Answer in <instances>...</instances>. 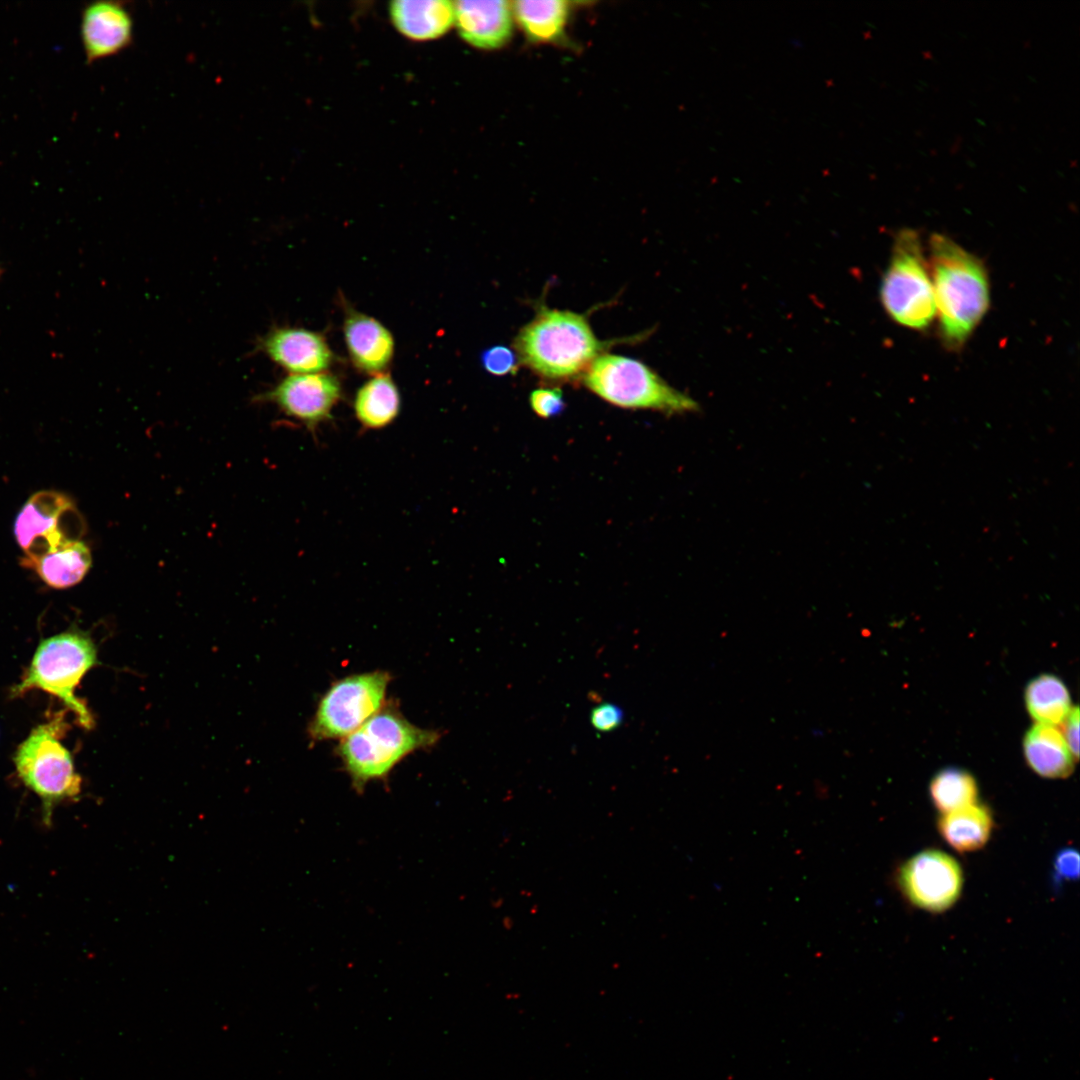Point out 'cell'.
<instances>
[{
	"label": "cell",
	"mask_w": 1080,
	"mask_h": 1080,
	"mask_svg": "<svg viewBox=\"0 0 1080 1080\" xmlns=\"http://www.w3.org/2000/svg\"><path fill=\"white\" fill-rule=\"evenodd\" d=\"M939 332L944 345L960 349L989 307V281L983 262L949 237L929 240Z\"/></svg>",
	"instance_id": "6da1fadb"
},
{
	"label": "cell",
	"mask_w": 1080,
	"mask_h": 1080,
	"mask_svg": "<svg viewBox=\"0 0 1080 1080\" xmlns=\"http://www.w3.org/2000/svg\"><path fill=\"white\" fill-rule=\"evenodd\" d=\"M608 345L596 337L586 315L545 305L514 339L519 362L556 381L583 375Z\"/></svg>",
	"instance_id": "7a4b0ae2"
},
{
	"label": "cell",
	"mask_w": 1080,
	"mask_h": 1080,
	"mask_svg": "<svg viewBox=\"0 0 1080 1080\" xmlns=\"http://www.w3.org/2000/svg\"><path fill=\"white\" fill-rule=\"evenodd\" d=\"M439 736L435 730L412 724L392 708H382L341 739L337 751L352 786L362 792L369 782L387 777L410 753L433 746Z\"/></svg>",
	"instance_id": "3957f363"
},
{
	"label": "cell",
	"mask_w": 1080,
	"mask_h": 1080,
	"mask_svg": "<svg viewBox=\"0 0 1080 1080\" xmlns=\"http://www.w3.org/2000/svg\"><path fill=\"white\" fill-rule=\"evenodd\" d=\"M69 726L64 712L33 728L13 756L18 778L42 803V819L50 825L54 808L76 800L82 790L70 751L62 744Z\"/></svg>",
	"instance_id": "277c9868"
},
{
	"label": "cell",
	"mask_w": 1080,
	"mask_h": 1080,
	"mask_svg": "<svg viewBox=\"0 0 1080 1080\" xmlns=\"http://www.w3.org/2000/svg\"><path fill=\"white\" fill-rule=\"evenodd\" d=\"M97 663V648L90 636L68 630L42 639L20 681L11 688L12 697L31 690H42L61 700L71 710L79 725L94 726V719L75 689L85 674Z\"/></svg>",
	"instance_id": "5b68a950"
},
{
	"label": "cell",
	"mask_w": 1080,
	"mask_h": 1080,
	"mask_svg": "<svg viewBox=\"0 0 1080 1080\" xmlns=\"http://www.w3.org/2000/svg\"><path fill=\"white\" fill-rule=\"evenodd\" d=\"M583 382L601 399L621 408L665 414L698 410L693 398L670 386L641 361L626 356L602 353L583 373Z\"/></svg>",
	"instance_id": "8992f818"
},
{
	"label": "cell",
	"mask_w": 1080,
	"mask_h": 1080,
	"mask_svg": "<svg viewBox=\"0 0 1080 1080\" xmlns=\"http://www.w3.org/2000/svg\"><path fill=\"white\" fill-rule=\"evenodd\" d=\"M880 298L888 315L902 326L921 330L933 321V285L916 230L903 228L896 234Z\"/></svg>",
	"instance_id": "52a82bcc"
},
{
	"label": "cell",
	"mask_w": 1080,
	"mask_h": 1080,
	"mask_svg": "<svg viewBox=\"0 0 1080 1080\" xmlns=\"http://www.w3.org/2000/svg\"><path fill=\"white\" fill-rule=\"evenodd\" d=\"M390 679L387 672L373 671L334 682L318 703L311 738L343 739L357 730L382 709Z\"/></svg>",
	"instance_id": "ba28073f"
},
{
	"label": "cell",
	"mask_w": 1080,
	"mask_h": 1080,
	"mask_svg": "<svg viewBox=\"0 0 1080 1080\" xmlns=\"http://www.w3.org/2000/svg\"><path fill=\"white\" fill-rule=\"evenodd\" d=\"M82 519L65 494L41 490L31 495L18 512L14 536L23 556H35L65 542L80 539Z\"/></svg>",
	"instance_id": "9c48e42d"
},
{
	"label": "cell",
	"mask_w": 1080,
	"mask_h": 1080,
	"mask_svg": "<svg viewBox=\"0 0 1080 1080\" xmlns=\"http://www.w3.org/2000/svg\"><path fill=\"white\" fill-rule=\"evenodd\" d=\"M342 398L339 379L330 373L290 374L255 396L254 401L275 405L281 413L315 435L332 418Z\"/></svg>",
	"instance_id": "30bf717a"
},
{
	"label": "cell",
	"mask_w": 1080,
	"mask_h": 1080,
	"mask_svg": "<svg viewBox=\"0 0 1080 1080\" xmlns=\"http://www.w3.org/2000/svg\"><path fill=\"white\" fill-rule=\"evenodd\" d=\"M897 883L905 898L928 912H943L959 899L963 873L959 863L937 849L923 850L898 870Z\"/></svg>",
	"instance_id": "8fae6325"
},
{
	"label": "cell",
	"mask_w": 1080,
	"mask_h": 1080,
	"mask_svg": "<svg viewBox=\"0 0 1080 1080\" xmlns=\"http://www.w3.org/2000/svg\"><path fill=\"white\" fill-rule=\"evenodd\" d=\"M257 349L290 374L323 372L334 360L320 333L300 327L271 328L259 338Z\"/></svg>",
	"instance_id": "7c38bea8"
},
{
	"label": "cell",
	"mask_w": 1080,
	"mask_h": 1080,
	"mask_svg": "<svg viewBox=\"0 0 1080 1080\" xmlns=\"http://www.w3.org/2000/svg\"><path fill=\"white\" fill-rule=\"evenodd\" d=\"M80 30L87 62L92 63L128 48L133 41L134 21L124 3L96 1L83 10Z\"/></svg>",
	"instance_id": "4fadbf2b"
},
{
	"label": "cell",
	"mask_w": 1080,
	"mask_h": 1080,
	"mask_svg": "<svg viewBox=\"0 0 1080 1080\" xmlns=\"http://www.w3.org/2000/svg\"><path fill=\"white\" fill-rule=\"evenodd\" d=\"M454 24L462 39L471 46L485 50L500 48L512 35L511 2L455 1Z\"/></svg>",
	"instance_id": "5bb4252c"
},
{
	"label": "cell",
	"mask_w": 1080,
	"mask_h": 1080,
	"mask_svg": "<svg viewBox=\"0 0 1080 1080\" xmlns=\"http://www.w3.org/2000/svg\"><path fill=\"white\" fill-rule=\"evenodd\" d=\"M344 338L354 366L362 372L384 373L394 353L391 332L378 320L348 309L344 320Z\"/></svg>",
	"instance_id": "9a60e30c"
},
{
	"label": "cell",
	"mask_w": 1080,
	"mask_h": 1080,
	"mask_svg": "<svg viewBox=\"0 0 1080 1080\" xmlns=\"http://www.w3.org/2000/svg\"><path fill=\"white\" fill-rule=\"evenodd\" d=\"M388 12L394 27L415 41L437 39L454 24V2L448 0H395Z\"/></svg>",
	"instance_id": "2e32d148"
},
{
	"label": "cell",
	"mask_w": 1080,
	"mask_h": 1080,
	"mask_svg": "<svg viewBox=\"0 0 1080 1080\" xmlns=\"http://www.w3.org/2000/svg\"><path fill=\"white\" fill-rule=\"evenodd\" d=\"M21 563L46 585L66 589L83 580L91 568L92 555L84 541L73 539L39 555L23 556Z\"/></svg>",
	"instance_id": "e0dca14e"
},
{
	"label": "cell",
	"mask_w": 1080,
	"mask_h": 1080,
	"mask_svg": "<svg viewBox=\"0 0 1080 1080\" xmlns=\"http://www.w3.org/2000/svg\"><path fill=\"white\" fill-rule=\"evenodd\" d=\"M1024 756L1030 768L1046 778H1065L1076 761L1058 728L1037 723L1025 734Z\"/></svg>",
	"instance_id": "ac0fdd59"
},
{
	"label": "cell",
	"mask_w": 1080,
	"mask_h": 1080,
	"mask_svg": "<svg viewBox=\"0 0 1080 1080\" xmlns=\"http://www.w3.org/2000/svg\"><path fill=\"white\" fill-rule=\"evenodd\" d=\"M992 828L991 811L977 802L943 813L937 821V829L943 840L960 853L982 848L988 842Z\"/></svg>",
	"instance_id": "d6986e66"
},
{
	"label": "cell",
	"mask_w": 1080,
	"mask_h": 1080,
	"mask_svg": "<svg viewBox=\"0 0 1080 1080\" xmlns=\"http://www.w3.org/2000/svg\"><path fill=\"white\" fill-rule=\"evenodd\" d=\"M401 398L397 385L389 374H377L356 392L353 402L355 417L365 430H380L399 415Z\"/></svg>",
	"instance_id": "ffe728a7"
},
{
	"label": "cell",
	"mask_w": 1080,
	"mask_h": 1080,
	"mask_svg": "<svg viewBox=\"0 0 1080 1080\" xmlns=\"http://www.w3.org/2000/svg\"><path fill=\"white\" fill-rule=\"evenodd\" d=\"M513 16L526 36L534 42H553L561 38L569 15L566 1L518 0L511 3Z\"/></svg>",
	"instance_id": "44dd1931"
},
{
	"label": "cell",
	"mask_w": 1080,
	"mask_h": 1080,
	"mask_svg": "<svg viewBox=\"0 0 1080 1080\" xmlns=\"http://www.w3.org/2000/svg\"><path fill=\"white\" fill-rule=\"evenodd\" d=\"M1025 704L1034 720L1052 726L1062 724L1072 708L1066 685L1053 674H1041L1027 684Z\"/></svg>",
	"instance_id": "7402d4cb"
},
{
	"label": "cell",
	"mask_w": 1080,
	"mask_h": 1080,
	"mask_svg": "<svg viewBox=\"0 0 1080 1080\" xmlns=\"http://www.w3.org/2000/svg\"><path fill=\"white\" fill-rule=\"evenodd\" d=\"M929 793L934 806L943 814L975 803L978 787L969 772L946 768L932 778Z\"/></svg>",
	"instance_id": "603a6c76"
},
{
	"label": "cell",
	"mask_w": 1080,
	"mask_h": 1080,
	"mask_svg": "<svg viewBox=\"0 0 1080 1080\" xmlns=\"http://www.w3.org/2000/svg\"><path fill=\"white\" fill-rule=\"evenodd\" d=\"M483 368L495 376L512 374L518 367V357L512 349L504 345H494L484 350L480 356Z\"/></svg>",
	"instance_id": "cb8c5ba5"
},
{
	"label": "cell",
	"mask_w": 1080,
	"mask_h": 1080,
	"mask_svg": "<svg viewBox=\"0 0 1080 1080\" xmlns=\"http://www.w3.org/2000/svg\"><path fill=\"white\" fill-rule=\"evenodd\" d=\"M529 403L534 413L542 418L559 415L565 408L560 388H538L531 392Z\"/></svg>",
	"instance_id": "d4e9b609"
},
{
	"label": "cell",
	"mask_w": 1080,
	"mask_h": 1080,
	"mask_svg": "<svg viewBox=\"0 0 1080 1080\" xmlns=\"http://www.w3.org/2000/svg\"><path fill=\"white\" fill-rule=\"evenodd\" d=\"M623 719L622 709L611 703H603L593 708L590 718L593 728L601 732L616 729L622 724Z\"/></svg>",
	"instance_id": "484cf974"
},
{
	"label": "cell",
	"mask_w": 1080,
	"mask_h": 1080,
	"mask_svg": "<svg viewBox=\"0 0 1080 1080\" xmlns=\"http://www.w3.org/2000/svg\"><path fill=\"white\" fill-rule=\"evenodd\" d=\"M1054 871L1057 880H1071L1078 877L1079 856L1076 850L1065 848L1055 857Z\"/></svg>",
	"instance_id": "4316f807"
},
{
	"label": "cell",
	"mask_w": 1080,
	"mask_h": 1080,
	"mask_svg": "<svg viewBox=\"0 0 1080 1080\" xmlns=\"http://www.w3.org/2000/svg\"><path fill=\"white\" fill-rule=\"evenodd\" d=\"M1062 724L1064 726L1062 735L1070 753L1077 761L1079 756V710L1077 706L1071 708Z\"/></svg>",
	"instance_id": "83f0119b"
},
{
	"label": "cell",
	"mask_w": 1080,
	"mask_h": 1080,
	"mask_svg": "<svg viewBox=\"0 0 1080 1080\" xmlns=\"http://www.w3.org/2000/svg\"><path fill=\"white\" fill-rule=\"evenodd\" d=\"M0 273H1V268H0Z\"/></svg>",
	"instance_id": "f1b7e54d"
}]
</instances>
